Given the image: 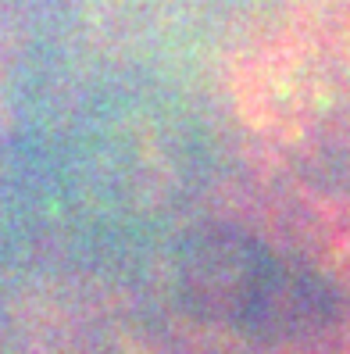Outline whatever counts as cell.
Returning a JSON list of instances; mask_svg holds the SVG:
<instances>
[{
  "instance_id": "obj_1",
  "label": "cell",
  "mask_w": 350,
  "mask_h": 354,
  "mask_svg": "<svg viewBox=\"0 0 350 354\" xmlns=\"http://www.w3.org/2000/svg\"><path fill=\"white\" fill-rule=\"evenodd\" d=\"M186 286L200 308L243 329L293 333L322 315V290L246 233H208L190 247Z\"/></svg>"
}]
</instances>
